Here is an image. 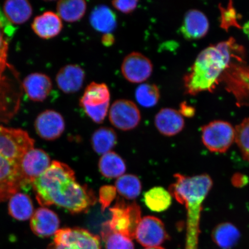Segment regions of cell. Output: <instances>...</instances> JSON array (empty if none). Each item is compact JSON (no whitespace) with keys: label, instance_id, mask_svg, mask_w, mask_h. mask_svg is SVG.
Here are the masks:
<instances>
[{"label":"cell","instance_id":"1","mask_svg":"<svg viewBox=\"0 0 249 249\" xmlns=\"http://www.w3.org/2000/svg\"><path fill=\"white\" fill-rule=\"evenodd\" d=\"M32 186L36 200L43 207L56 205L77 214L86 213L96 202L92 190L78 183L74 171L61 161H53Z\"/></svg>","mask_w":249,"mask_h":249},{"label":"cell","instance_id":"2","mask_svg":"<svg viewBox=\"0 0 249 249\" xmlns=\"http://www.w3.org/2000/svg\"><path fill=\"white\" fill-rule=\"evenodd\" d=\"M244 55V47L237 44L233 38L208 47L198 55L183 77L186 93L196 95L202 91H213L231 64V58L242 62Z\"/></svg>","mask_w":249,"mask_h":249},{"label":"cell","instance_id":"3","mask_svg":"<svg viewBox=\"0 0 249 249\" xmlns=\"http://www.w3.org/2000/svg\"><path fill=\"white\" fill-rule=\"evenodd\" d=\"M34 144L25 130L0 125V202L9 200L25 185L21 161Z\"/></svg>","mask_w":249,"mask_h":249},{"label":"cell","instance_id":"4","mask_svg":"<svg viewBox=\"0 0 249 249\" xmlns=\"http://www.w3.org/2000/svg\"><path fill=\"white\" fill-rule=\"evenodd\" d=\"M174 178L175 182L170 186L169 191L173 197L186 207L187 245L191 248L197 242L202 205L213 186V180L205 174L192 177L176 174Z\"/></svg>","mask_w":249,"mask_h":249},{"label":"cell","instance_id":"5","mask_svg":"<svg viewBox=\"0 0 249 249\" xmlns=\"http://www.w3.org/2000/svg\"><path fill=\"white\" fill-rule=\"evenodd\" d=\"M110 101L108 86L105 83L92 82L86 87L79 104L93 122L101 124L107 116Z\"/></svg>","mask_w":249,"mask_h":249},{"label":"cell","instance_id":"6","mask_svg":"<svg viewBox=\"0 0 249 249\" xmlns=\"http://www.w3.org/2000/svg\"><path fill=\"white\" fill-rule=\"evenodd\" d=\"M111 219L107 221L112 231L121 233L130 239L135 238V233L142 220L141 209L136 202L126 204L118 198L116 204L110 208Z\"/></svg>","mask_w":249,"mask_h":249},{"label":"cell","instance_id":"7","mask_svg":"<svg viewBox=\"0 0 249 249\" xmlns=\"http://www.w3.org/2000/svg\"><path fill=\"white\" fill-rule=\"evenodd\" d=\"M48 249H101V240L86 229L64 228L55 233Z\"/></svg>","mask_w":249,"mask_h":249},{"label":"cell","instance_id":"8","mask_svg":"<svg viewBox=\"0 0 249 249\" xmlns=\"http://www.w3.org/2000/svg\"><path fill=\"white\" fill-rule=\"evenodd\" d=\"M202 142L208 150L223 154L228 151L235 139V129L223 121H214L202 127Z\"/></svg>","mask_w":249,"mask_h":249},{"label":"cell","instance_id":"9","mask_svg":"<svg viewBox=\"0 0 249 249\" xmlns=\"http://www.w3.org/2000/svg\"><path fill=\"white\" fill-rule=\"evenodd\" d=\"M141 119V113L137 105L127 99L115 101L109 111V120L111 124L123 131L136 128Z\"/></svg>","mask_w":249,"mask_h":249},{"label":"cell","instance_id":"10","mask_svg":"<svg viewBox=\"0 0 249 249\" xmlns=\"http://www.w3.org/2000/svg\"><path fill=\"white\" fill-rule=\"evenodd\" d=\"M169 238L162 221L155 216L143 217L137 228L135 238L145 248L160 247Z\"/></svg>","mask_w":249,"mask_h":249},{"label":"cell","instance_id":"11","mask_svg":"<svg viewBox=\"0 0 249 249\" xmlns=\"http://www.w3.org/2000/svg\"><path fill=\"white\" fill-rule=\"evenodd\" d=\"M222 77H225L227 89L235 96L239 105L249 106V68L230 64Z\"/></svg>","mask_w":249,"mask_h":249},{"label":"cell","instance_id":"12","mask_svg":"<svg viewBox=\"0 0 249 249\" xmlns=\"http://www.w3.org/2000/svg\"><path fill=\"white\" fill-rule=\"evenodd\" d=\"M124 79L131 83H141L148 80L153 72V64L145 55L132 52L126 56L121 65Z\"/></svg>","mask_w":249,"mask_h":249},{"label":"cell","instance_id":"13","mask_svg":"<svg viewBox=\"0 0 249 249\" xmlns=\"http://www.w3.org/2000/svg\"><path fill=\"white\" fill-rule=\"evenodd\" d=\"M49 155L41 149L33 148L27 151L21 161L25 185L32 183L51 166Z\"/></svg>","mask_w":249,"mask_h":249},{"label":"cell","instance_id":"14","mask_svg":"<svg viewBox=\"0 0 249 249\" xmlns=\"http://www.w3.org/2000/svg\"><path fill=\"white\" fill-rule=\"evenodd\" d=\"M34 126L40 138L53 141L60 138L64 133L65 123L63 117L58 112L47 110L36 117Z\"/></svg>","mask_w":249,"mask_h":249},{"label":"cell","instance_id":"15","mask_svg":"<svg viewBox=\"0 0 249 249\" xmlns=\"http://www.w3.org/2000/svg\"><path fill=\"white\" fill-rule=\"evenodd\" d=\"M60 225V220L54 211L46 207H40L34 211L30 219L31 231L40 238L54 235Z\"/></svg>","mask_w":249,"mask_h":249},{"label":"cell","instance_id":"16","mask_svg":"<svg viewBox=\"0 0 249 249\" xmlns=\"http://www.w3.org/2000/svg\"><path fill=\"white\" fill-rule=\"evenodd\" d=\"M86 78L85 71L79 65L69 64L61 68L56 76L57 85L61 91L71 94L82 88Z\"/></svg>","mask_w":249,"mask_h":249},{"label":"cell","instance_id":"17","mask_svg":"<svg viewBox=\"0 0 249 249\" xmlns=\"http://www.w3.org/2000/svg\"><path fill=\"white\" fill-rule=\"evenodd\" d=\"M210 29V23L204 13L197 9L186 12L180 32L187 39L196 40L203 38Z\"/></svg>","mask_w":249,"mask_h":249},{"label":"cell","instance_id":"18","mask_svg":"<svg viewBox=\"0 0 249 249\" xmlns=\"http://www.w3.org/2000/svg\"><path fill=\"white\" fill-rule=\"evenodd\" d=\"M155 124L161 135L170 137L182 131L185 127V121L175 109L163 108L156 115Z\"/></svg>","mask_w":249,"mask_h":249},{"label":"cell","instance_id":"19","mask_svg":"<svg viewBox=\"0 0 249 249\" xmlns=\"http://www.w3.org/2000/svg\"><path fill=\"white\" fill-rule=\"evenodd\" d=\"M23 85L28 97L34 102L44 101L48 97L53 88L50 77L40 73L30 74L25 78Z\"/></svg>","mask_w":249,"mask_h":249},{"label":"cell","instance_id":"20","mask_svg":"<svg viewBox=\"0 0 249 249\" xmlns=\"http://www.w3.org/2000/svg\"><path fill=\"white\" fill-rule=\"evenodd\" d=\"M63 24L61 18L53 12L48 11L34 18L32 24L34 32L40 38H54L61 32Z\"/></svg>","mask_w":249,"mask_h":249},{"label":"cell","instance_id":"21","mask_svg":"<svg viewBox=\"0 0 249 249\" xmlns=\"http://www.w3.org/2000/svg\"><path fill=\"white\" fill-rule=\"evenodd\" d=\"M89 21L93 29L104 34L113 32L117 26L116 14L104 5L97 6L93 9L90 15Z\"/></svg>","mask_w":249,"mask_h":249},{"label":"cell","instance_id":"22","mask_svg":"<svg viewBox=\"0 0 249 249\" xmlns=\"http://www.w3.org/2000/svg\"><path fill=\"white\" fill-rule=\"evenodd\" d=\"M211 236L218 247L222 249H231L238 244L241 233L233 224L224 222L214 227Z\"/></svg>","mask_w":249,"mask_h":249},{"label":"cell","instance_id":"23","mask_svg":"<svg viewBox=\"0 0 249 249\" xmlns=\"http://www.w3.org/2000/svg\"><path fill=\"white\" fill-rule=\"evenodd\" d=\"M34 211L33 201L29 195L18 192L9 199L8 213L16 220L30 219Z\"/></svg>","mask_w":249,"mask_h":249},{"label":"cell","instance_id":"24","mask_svg":"<svg viewBox=\"0 0 249 249\" xmlns=\"http://www.w3.org/2000/svg\"><path fill=\"white\" fill-rule=\"evenodd\" d=\"M4 15L11 23L21 24L30 19L33 14V8L26 0H9L4 5Z\"/></svg>","mask_w":249,"mask_h":249},{"label":"cell","instance_id":"25","mask_svg":"<svg viewBox=\"0 0 249 249\" xmlns=\"http://www.w3.org/2000/svg\"><path fill=\"white\" fill-rule=\"evenodd\" d=\"M99 169L103 176L107 178H119L125 173L126 166L123 159L114 152L102 155L99 161Z\"/></svg>","mask_w":249,"mask_h":249},{"label":"cell","instance_id":"26","mask_svg":"<svg viewBox=\"0 0 249 249\" xmlns=\"http://www.w3.org/2000/svg\"><path fill=\"white\" fill-rule=\"evenodd\" d=\"M87 8V2L83 0H62L57 2V15L67 22H76L85 15Z\"/></svg>","mask_w":249,"mask_h":249},{"label":"cell","instance_id":"27","mask_svg":"<svg viewBox=\"0 0 249 249\" xmlns=\"http://www.w3.org/2000/svg\"><path fill=\"white\" fill-rule=\"evenodd\" d=\"M172 196L162 187H154L145 193L144 201L149 210L161 213L168 209L172 202Z\"/></svg>","mask_w":249,"mask_h":249},{"label":"cell","instance_id":"28","mask_svg":"<svg viewBox=\"0 0 249 249\" xmlns=\"http://www.w3.org/2000/svg\"><path fill=\"white\" fill-rule=\"evenodd\" d=\"M117 142V136L113 129L101 127L92 134L91 143L93 150L98 154L110 152Z\"/></svg>","mask_w":249,"mask_h":249},{"label":"cell","instance_id":"29","mask_svg":"<svg viewBox=\"0 0 249 249\" xmlns=\"http://www.w3.org/2000/svg\"><path fill=\"white\" fill-rule=\"evenodd\" d=\"M101 234L106 249H135L132 239L112 231L107 222L103 224Z\"/></svg>","mask_w":249,"mask_h":249},{"label":"cell","instance_id":"30","mask_svg":"<svg viewBox=\"0 0 249 249\" xmlns=\"http://www.w3.org/2000/svg\"><path fill=\"white\" fill-rule=\"evenodd\" d=\"M115 187L120 195L128 200L138 197L142 189L138 177L132 174H126L118 178Z\"/></svg>","mask_w":249,"mask_h":249},{"label":"cell","instance_id":"31","mask_svg":"<svg viewBox=\"0 0 249 249\" xmlns=\"http://www.w3.org/2000/svg\"><path fill=\"white\" fill-rule=\"evenodd\" d=\"M135 97L137 102L142 107L147 108L154 107L160 101V90L154 84H142L136 89Z\"/></svg>","mask_w":249,"mask_h":249},{"label":"cell","instance_id":"32","mask_svg":"<svg viewBox=\"0 0 249 249\" xmlns=\"http://www.w3.org/2000/svg\"><path fill=\"white\" fill-rule=\"evenodd\" d=\"M235 129V141L243 158L249 163V118H246Z\"/></svg>","mask_w":249,"mask_h":249},{"label":"cell","instance_id":"33","mask_svg":"<svg viewBox=\"0 0 249 249\" xmlns=\"http://www.w3.org/2000/svg\"><path fill=\"white\" fill-rule=\"evenodd\" d=\"M14 32V26L0 10V54L7 55L8 40Z\"/></svg>","mask_w":249,"mask_h":249},{"label":"cell","instance_id":"34","mask_svg":"<svg viewBox=\"0 0 249 249\" xmlns=\"http://www.w3.org/2000/svg\"><path fill=\"white\" fill-rule=\"evenodd\" d=\"M220 27L223 29L228 31L230 28L234 27L242 29L238 21V15L233 7L232 2L230 1L226 8L220 5Z\"/></svg>","mask_w":249,"mask_h":249},{"label":"cell","instance_id":"35","mask_svg":"<svg viewBox=\"0 0 249 249\" xmlns=\"http://www.w3.org/2000/svg\"><path fill=\"white\" fill-rule=\"evenodd\" d=\"M117 189L112 185H104L101 187L99 192V202L101 205V210L104 212L110 206L116 198Z\"/></svg>","mask_w":249,"mask_h":249},{"label":"cell","instance_id":"36","mask_svg":"<svg viewBox=\"0 0 249 249\" xmlns=\"http://www.w3.org/2000/svg\"><path fill=\"white\" fill-rule=\"evenodd\" d=\"M139 1L137 0L131 1H113L111 2L112 5L117 10L124 14H129L135 10L138 7Z\"/></svg>","mask_w":249,"mask_h":249},{"label":"cell","instance_id":"37","mask_svg":"<svg viewBox=\"0 0 249 249\" xmlns=\"http://www.w3.org/2000/svg\"><path fill=\"white\" fill-rule=\"evenodd\" d=\"M231 181L233 186L241 188L248 184L249 179V177L245 174L237 173L232 177Z\"/></svg>","mask_w":249,"mask_h":249},{"label":"cell","instance_id":"38","mask_svg":"<svg viewBox=\"0 0 249 249\" xmlns=\"http://www.w3.org/2000/svg\"><path fill=\"white\" fill-rule=\"evenodd\" d=\"M179 113L182 116L188 118H191L195 116L196 109L192 106L189 105L186 102H183L180 104Z\"/></svg>","mask_w":249,"mask_h":249},{"label":"cell","instance_id":"39","mask_svg":"<svg viewBox=\"0 0 249 249\" xmlns=\"http://www.w3.org/2000/svg\"><path fill=\"white\" fill-rule=\"evenodd\" d=\"M102 43L106 47H110L116 42L115 37L111 33L104 34L101 39Z\"/></svg>","mask_w":249,"mask_h":249},{"label":"cell","instance_id":"40","mask_svg":"<svg viewBox=\"0 0 249 249\" xmlns=\"http://www.w3.org/2000/svg\"><path fill=\"white\" fill-rule=\"evenodd\" d=\"M7 55L0 54V79L2 76L3 71H4L7 65Z\"/></svg>","mask_w":249,"mask_h":249},{"label":"cell","instance_id":"41","mask_svg":"<svg viewBox=\"0 0 249 249\" xmlns=\"http://www.w3.org/2000/svg\"><path fill=\"white\" fill-rule=\"evenodd\" d=\"M243 29H244L245 33L246 34H248V35H249V22L245 24V26L244 28H243Z\"/></svg>","mask_w":249,"mask_h":249},{"label":"cell","instance_id":"42","mask_svg":"<svg viewBox=\"0 0 249 249\" xmlns=\"http://www.w3.org/2000/svg\"><path fill=\"white\" fill-rule=\"evenodd\" d=\"M145 249H165L164 248L161 247H151V248H147Z\"/></svg>","mask_w":249,"mask_h":249}]
</instances>
